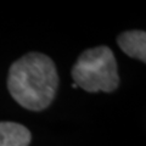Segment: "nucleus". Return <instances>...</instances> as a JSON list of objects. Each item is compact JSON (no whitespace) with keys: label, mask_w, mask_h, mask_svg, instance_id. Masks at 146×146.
Returning a JSON list of instances; mask_svg holds the SVG:
<instances>
[{"label":"nucleus","mask_w":146,"mask_h":146,"mask_svg":"<svg viewBox=\"0 0 146 146\" xmlns=\"http://www.w3.org/2000/svg\"><path fill=\"white\" fill-rule=\"evenodd\" d=\"M117 43L128 56L146 61V33L144 31H128L118 35Z\"/></svg>","instance_id":"nucleus-3"},{"label":"nucleus","mask_w":146,"mask_h":146,"mask_svg":"<svg viewBox=\"0 0 146 146\" xmlns=\"http://www.w3.org/2000/svg\"><path fill=\"white\" fill-rule=\"evenodd\" d=\"M31 131L15 122H0V146H28Z\"/></svg>","instance_id":"nucleus-4"},{"label":"nucleus","mask_w":146,"mask_h":146,"mask_svg":"<svg viewBox=\"0 0 146 146\" xmlns=\"http://www.w3.org/2000/svg\"><path fill=\"white\" fill-rule=\"evenodd\" d=\"M58 76L55 63L40 52H29L11 65L7 77V89L22 107L31 111H43L55 98Z\"/></svg>","instance_id":"nucleus-1"},{"label":"nucleus","mask_w":146,"mask_h":146,"mask_svg":"<svg viewBox=\"0 0 146 146\" xmlns=\"http://www.w3.org/2000/svg\"><path fill=\"white\" fill-rule=\"evenodd\" d=\"M72 78L78 88L89 93L113 91L119 84V77L112 50L98 46L83 51L72 68Z\"/></svg>","instance_id":"nucleus-2"}]
</instances>
